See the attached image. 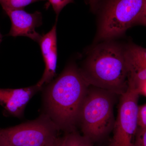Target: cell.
Masks as SVG:
<instances>
[{
  "instance_id": "2e32d148",
  "label": "cell",
  "mask_w": 146,
  "mask_h": 146,
  "mask_svg": "<svg viewBox=\"0 0 146 146\" xmlns=\"http://www.w3.org/2000/svg\"><path fill=\"white\" fill-rule=\"evenodd\" d=\"M136 24H140L146 27V1L143 10Z\"/></svg>"
},
{
  "instance_id": "ffe728a7",
  "label": "cell",
  "mask_w": 146,
  "mask_h": 146,
  "mask_svg": "<svg viewBox=\"0 0 146 146\" xmlns=\"http://www.w3.org/2000/svg\"><path fill=\"white\" fill-rule=\"evenodd\" d=\"M3 39V36L2 34H1V32H0V44H1V42H2Z\"/></svg>"
},
{
  "instance_id": "7a4b0ae2",
  "label": "cell",
  "mask_w": 146,
  "mask_h": 146,
  "mask_svg": "<svg viewBox=\"0 0 146 146\" xmlns=\"http://www.w3.org/2000/svg\"><path fill=\"white\" fill-rule=\"evenodd\" d=\"M89 86L121 95L128 86L125 48L113 42L98 45L80 69Z\"/></svg>"
},
{
  "instance_id": "4fadbf2b",
  "label": "cell",
  "mask_w": 146,
  "mask_h": 146,
  "mask_svg": "<svg viewBox=\"0 0 146 146\" xmlns=\"http://www.w3.org/2000/svg\"><path fill=\"white\" fill-rule=\"evenodd\" d=\"M48 2L46 4V8L51 5L53 9L58 16L60 11L65 6L68 4L74 2V0H47Z\"/></svg>"
},
{
  "instance_id": "6da1fadb",
  "label": "cell",
  "mask_w": 146,
  "mask_h": 146,
  "mask_svg": "<svg viewBox=\"0 0 146 146\" xmlns=\"http://www.w3.org/2000/svg\"><path fill=\"white\" fill-rule=\"evenodd\" d=\"M89 86L80 69L72 63L50 82L45 94L46 114L59 130L74 131Z\"/></svg>"
},
{
  "instance_id": "52a82bcc",
  "label": "cell",
  "mask_w": 146,
  "mask_h": 146,
  "mask_svg": "<svg viewBox=\"0 0 146 146\" xmlns=\"http://www.w3.org/2000/svg\"><path fill=\"white\" fill-rule=\"evenodd\" d=\"M2 8L11 21V28L8 35L13 37L27 36L39 43L42 36L36 31V29L42 24L41 12L29 13L23 9Z\"/></svg>"
},
{
  "instance_id": "9a60e30c",
  "label": "cell",
  "mask_w": 146,
  "mask_h": 146,
  "mask_svg": "<svg viewBox=\"0 0 146 146\" xmlns=\"http://www.w3.org/2000/svg\"><path fill=\"white\" fill-rule=\"evenodd\" d=\"M133 146H146V128H138Z\"/></svg>"
},
{
  "instance_id": "d6986e66",
  "label": "cell",
  "mask_w": 146,
  "mask_h": 146,
  "mask_svg": "<svg viewBox=\"0 0 146 146\" xmlns=\"http://www.w3.org/2000/svg\"><path fill=\"white\" fill-rule=\"evenodd\" d=\"M140 94H143L146 96V82L140 90Z\"/></svg>"
},
{
  "instance_id": "277c9868",
  "label": "cell",
  "mask_w": 146,
  "mask_h": 146,
  "mask_svg": "<svg viewBox=\"0 0 146 146\" xmlns=\"http://www.w3.org/2000/svg\"><path fill=\"white\" fill-rule=\"evenodd\" d=\"M146 1L106 0L100 14L97 40H110L123 35L137 23Z\"/></svg>"
},
{
  "instance_id": "e0dca14e",
  "label": "cell",
  "mask_w": 146,
  "mask_h": 146,
  "mask_svg": "<svg viewBox=\"0 0 146 146\" xmlns=\"http://www.w3.org/2000/svg\"><path fill=\"white\" fill-rule=\"evenodd\" d=\"M90 5V8L93 12H96L98 8L100 0H87Z\"/></svg>"
},
{
  "instance_id": "44dd1931",
  "label": "cell",
  "mask_w": 146,
  "mask_h": 146,
  "mask_svg": "<svg viewBox=\"0 0 146 146\" xmlns=\"http://www.w3.org/2000/svg\"><path fill=\"white\" fill-rule=\"evenodd\" d=\"M0 146H3L2 145H1V144H0Z\"/></svg>"
},
{
  "instance_id": "ba28073f",
  "label": "cell",
  "mask_w": 146,
  "mask_h": 146,
  "mask_svg": "<svg viewBox=\"0 0 146 146\" xmlns=\"http://www.w3.org/2000/svg\"><path fill=\"white\" fill-rule=\"evenodd\" d=\"M41 89L36 84L21 89L0 88V105L6 114L21 117L30 100Z\"/></svg>"
},
{
  "instance_id": "ac0fdd59",
  "label": "cell",
  "mask_w": 146,
  "mask_h": 146,
  "mask_svg": "<svg viewBox=\"0 0 146 146\" xmlns=\"http://www.w3.org/2000/svg\"><path fill=\"white\" fill-rule=\"evenodd\" d=\"M60 139L61 138L57 137L55 138L53 141L50 142L49 143L47 144L45 146H60Z\"/></svg>"
},
{
  "instance_id": "8fae6325",
  "label": "cell",
  "mask_w": 146,
  "mask_h": 146,
  "mask_svg": "<svg viewBox=\"0 0 146 146\" xmlns=\"http://www.w3.org/2000/svg\"><path fill=\"white\" fill-rule=\"evenodd\" d=\"M59 146H94L93 143L75 131L68 132L60 139Z\"/></svg>"
},
{
  "instance_id": "5b68a950",
  "label": "cell",
  "mask_w": 146,
  "mask_h": 146,
  "mask_svg": "<svg viewBox=\"0 0 146 146\" xmlns=\"http://www.w3.org/2000/svg\"><path fill=\"white\" fill-rule=\"evenodd\" d=\"M47 114L16 126L0 128L3 146H45L57 137L59 131Z\"/></svg>"
},
{
  "instance_id": "9c48e42d",
  "label": "cell",
  "mask_w": 146,
  "mask_h": 146,
  "mask_svg": "<svg viewBox=\"0 0 146 146\" xmlns=\"http://www.w3.org/2000/svg\"><path fill=\"white\" fill-rule=\"evenodd\" d=\"M39 44L45 68L42 78L36 84L42 88L44 84L51 82L56 75L57 61L56 23L48 32L42 35Z\"/></svg>"
},
{
  "instance_id": "5bb4252c",
  "label": "cell",
  "mask_w": 146,
  "mask_h": 146,
  "mask_svg": "<svg viewBox=\"0 0 146 146\" xmlns=\"http://www.w3.org/2000/svg\"><path fill=\"white\" fill-rule=\"evenodd\" d=\"M138 128H146V103L138 106Z\"/></svg>"
},
{
  "instance_id": "8992f818",
  "label": "cell",
  "mask_w": 146,
  "mask_h": 146,
  "mask_svg": "<svg viewBox=\"0 0 146 146\" xmlns=\"http://www.w3.org/2000/svg\"><path fill=\"white\" fill-rule=\"evenodd\" d=\"M138 89L128 82L126 91L120 95L118 114L109 146H133L138 128Z\"/></svg>"
},
{
  "instance_id": "3957f363",
  "label": "cell",
  "mask_w": 146,
  "mask_h": 146,
  "mask_svg": "<svg viewBox=\"0 0 146 146\" xmlns=\"http://www.w3.org/2000/svg\"><path fill=\"white\" fill-rule=\"evenodd\" d=\"M116 94L89 86L82 105L78 122L83 136L92 143L101 140L113 129Z\"/></svg>"
},
{
  "instance_id": "7c38bea8",
  "label": "cell",
  "mask_w": 146,
  "mask_h": 146,
  "mask_svg": "<svg viewBox=\"0 0 146 146\" xmlns=\"http://www.w3.org/2000/svg\"><path fill=\"white\" fill-rule=\"evenodd\" d=\"M44 1L47 0H0V4L2 7L11 9H24L31 4Z\"/></svg>"
},
{
  "instance_id": "30bf717a",
  "label": "cell",
  "mask_w": 146,
  "mask_h": 146,
  "mask_svg": "<svg viewBox=\"0 0 146 146\" xmlns=\"http://www.w3.org/2000/svg\"><path fill=\"white\" fill-rule=\"evenodd\" d=\"M128 81L132 82L140 92L146 82V48L135 44L125 48Z\"/></svg>"
}]
</instances>
